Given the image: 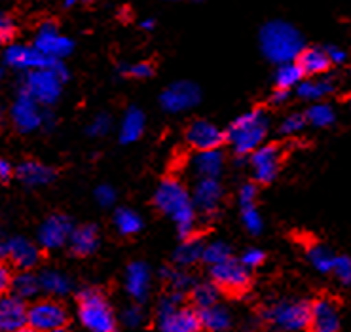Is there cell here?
I'll use <instances>...</instances> for the list:
<instances>
[{"instance_id":"836d02e7","label":"cell","mask_w":351,"mask_h":332,"mask_svg":"<svg viewBox=\"0 0 351 332\" xmlns=\"http://www.w3.org/2000/svg\"><path fill=\"white\" fill-rule=\"evenodd\" d=\"M160 277L164 279L165 283L169 285V289L175 292H190L192 287L196 285L194 277L186 272V268H162L160 270Z\"/></svg>"},{"instance_id":"74e56055","label":"cell","mask_w":351,"mask_h":332,"mask_svg":"<svg viewBox=\"0 0 351 332\" xmlns=\"http://www.w3.org/2000/svg\"><path fill=\"white\" fill-rule=\"evenodd\" d=\"M230 257H232V249H230L228 244H224V241H211V244H205L202 262L207 264V266H215V264L224 262Z\"/></svg>"},{"instance_id":"680465c9","label":"cell","mask_w":351,"mask_h":332,"mask_svg":"<svg viewBox=\"0 0 351 332\" xmlns=\"http://www.w3.org/2000/svg\"><path fill=\"white\" fill-rule=\"evenodd\" d=\"M2 74H4V71H2V69H0V78H2Z\"/></svg>"},{"instance_id":"603a6c76","label":"cell","mask_w":351,"mask_h":332,"mask_svg":"<svg viewBox=\"0 0 351 332\" xmlns=\"http://www.w3.org/2000/svg\"><path fill=\"white\" fill-rule=\"evenodd\" d=\"M16 177L23 182L25 187H46L49 182H53L56 171L51 169L49 165H46V163L27 160V162L17 165Z\"/></svg>"},{"instance_id":"db71d44e","label":"cell","mask_w":351,"mask_h":332,"mask_svg":"<svg viewBox=\"0 0 351 332\" xmlns=\"http://www.w3.org/2000/svg\"><path fill=\"white\" fill-rule=\"evenodd\" d=\"M141 29H143V31H154L156 29L154 17H147V19H143V21H141Z\"/></svg>"},{"instance_id":"ab89813d","label":"cell","mask_w":351,"mask_h":332,"mask_svg":"<svg viewBox=\"0 0 351 332\" xmlns=\"http://www.w3.org/2000/svg\"><path fill=\"white\" fill-rule=\"evenodd\" d=\"M118 73L122 76H130L135 80H145L150 78L154 74V67L147 63V61H141V63H128V65H120Z\"/></svg>"},{"instance_id":"7c38bea8","label":"cell","mask_w":351,"mask_h":332,"mask_svg":"<svg viewBox=\"0 0 351 332\" xmlns=\"http://www.w3.org/2000/svg\"><path fill=\"white\" fill-rule=\"evenodd\" d=\"M281 158L283 152L278 145H262L249 156L251 171L254 180L258 185H269L274 182L281 169Z\"/></svg>"},{"instance_id":"d6a6232c","label":"cell","mask_w":351,"mask_h":332,"mask_svg":"<svg viewBox=\"0 0 351 332\" xmlns=\"http://www.w3.org/2000/svg\"><path fill=\"white\" fill-rule=\"evenodd\" d=\"M306 78L302 67L298 65V61H287V63H281L276 69V74H274V82H276V88L281 89H293L296 88L300 82Z\"/></svg>"},{"instance_id":"ba28073f","label":"cell","mask_w":351,"mask_h":332,"mask_svg":"<svg viewBox=\"0 0 351 332\" xmlns=\"http://www.w3.org/2000/svg\"><path fill=\"white\" fill-rule=\"evenodd\" d=\"M69 327V311L53 298L38 300L29 306V331L61 332Z\"/></svg>"},{"instance_id":"f907efd6","label":"cell","mask_w":351,"mask_h":332,"mask_svg":"<svg viewBox=\"0 0 351 332\" xmlns=\"http://www.w3.org/2000/svg\"><path fill=\"white\" fill-rule=\"evenodd\" d=\"M327 54L332 65H342V63H346V59H348L346 49L338 48V46H327Z\"/></svg>"},{"instance_id":"30bf717a","label":"cell","mask_w":351,"mask_h":332,"mask_svg":"<svg viewBox=\"0 0 351 332\" xmlns=\"http://www.w3.org/2000/svg\"><path fill=\"white\" fill-rule=\"evenodd\" d=\"M202 101V89L197 88L194 82L180 80L162 91L160 95V105L165 112L180 114L184 110L194 108Z\"/></svg>"},{"instance_id":"d4e9b609","label":"cell","mask_w":351,"mask_h":332,"mask_svg":"<svg viewBox=\"0 0 351 332\" xmlns=\"http://www.w3.org/2000/svg\"><path fill=\"white\" fill-rule=\"evenodd\" d=\"M99 247V230L93 224H84V226L74 228L71 239H69V249L76 257H88L97 251Z\"/></svg>"},{"instance_id":"52a82bcc","label":"cell","mask_w":351,"mask_h":332,"mask_svg":"<svg viewBox=\"0 0 351 332\" xmlns=\"http://www.w3.org/2000/svg\"><path fill=\"white\" fill-rule=\"evenodd\" d=\"M78 319L84 329L91 332H114L118 327L110 304L97 289H82L78 292Z\"/></svg>"},{"instance_id":"d6986e66","label":"cell","mask_w":351,"mask_h":332,"mask_svg":"<svg viewBox=\"0 0 351 332\" xmlns=\"http://www.w3.org/2000/svg\"><path fill=\"white\" fill-rule=\"evenodd\" d=\"M123 287L135 302H145L150 294L152 287V272L145 262H131L125 270L123 277Z\"/></svg>"},{"instance_id":"60d3db41","label":"cell","mask_w":351,"mask_h":332,"mask_svg":"<svg viewBox=\"0 0 351 332\" xmlns=\"http://www.w3.org/2000/svg\"><path fill=\"white\" fill-rule=\"evenodd\" d=\"M145 319H147L145 309L141 308L139 304L128 306V308L120 313V323H122L123 327H128V329H141V327L145 324Z\"/></svg>"},{"instance_id":"c3c4849f","label":"cell","mask_w":351,"mask_h":332,"mask_svg":"<svg viewBox=\"0 0 351 332\" xmlns=\"http://www.w3.org/2000/svg\"><path fill=\"white\" fill-rule=\"evenodd\" d=\"M239 260H241L249 270H253V268H258L264 264L266 254H264V251H261V249H247V251L241 254V259Z\"/></svg>"},{"instance_id":"e575fe53","label":"cell","mask_w":351,"mask_h":332,"mask_svg":"<svg viewBox=\"0 0 351 332\" xmlns=\"http://www.w3.org/2000/svg\"><path fill=\"white\" fill-rule=\"evenodd\" d=\"M308 260H310V264L317 272H321V274H332V266H335V259L336 254L328 247H325V245H311V247H308Z\"/></svg>"},{"instance_id":"11a10c76","label":"cell","mask_w":351,"mask_h":332,"mask_svg":"<svg viewBox=\"0 0 351 332\" xmlns=\"http://www.w3.org/2000/svg\"><path fill=\"white\" fill-rule=\"evenodd\" d=\"M6 259V241L2 239V235H0V260Z\"/></svg>"},{"instance_id":"4dcf8cb0","label":"cell","mask_w":351,"mask_h":332,"mask_svg":"<svg viewBox=\"0 0 351 332\" xmlns=\"http://www.w3.org/2000/svg\"><path fill=\"white\" fill-rule=\"evenodd\" d=\"M10 292H14L16 296L23 298L25 302L36 298L42 292L40 279H38V276H34L31 270H19V274L14 276Z\"/></svg>"},{"instance_id":"3957f363","label":"cell","mask_w":351,"mask_h":332,"mask_svg":"<svg viewBox=\"0 0 351 332\" xmlns=\"http://www.w3.org/2000/svg\"><path fill=\"white\" fill-rule=\"evenodd\" d=\"M269 133V118L262 108L247 110L230 123L226 143L237 156H251L264 145Z\"/></svg>"},{"instance_id":"6da1fadb","label":"cell","mask_w":351,"mask_h":332,"mask_svg":"<svg viewBox=\"0 0 351 332\" xmlns=\"http://www.w3.org/2000/svg\"><path fill=\"white\" fill-rule=\"evenodd\" d=\"M154 205L164 215L171 217L177 232L184 239L196 234L197 211L192 202V194L179 178H165L154 192Z\"/></svg>"},{"instance_id":"681fc988","label":"cell","mask_w":351,"mask_h":332,"mask_svg":"<svg viewBox=\"0 0 351 332\" xmlns=\"http://www.w3.org/2000/svg\"><path fill=\"white\" fill-rule=\"evenodd\" d=\"M12 281H14L12 270L0 260V296L10 292V289H12Z\"/></svg>"},{"instance_id":"7402d4cb","label":"cell","mask_w":351,"mask_h":332,"mask_svg":"<svg viewBox=\"0 0 351 332\" xmlns=\"http://www.w3.org/2000/svg\"><path fill=\"white\" fill-rule=\"evenodd\" d=\"M190 169L196 178H219L224 171V154L221 148L196 150L190 162Z\"/></svg>"},{"instance_id":"6f0895ef","label":"cell","mask_w":351,"mask_h":332,"mask_svg":"<svg viewBox=\"0 0 351 332\" xmlns=\"http://www.w3.org/2000/svg\"><path fill=\"white\" fill-rule=\"evenodd\" d=\"M169 2H180V0H169ZM194 2H202V0H194Z\"/></svg>"},{"instance_id":"91938a15","label":"cell","mask_w":351,"mask_h":332,"mask_svg":"<svg viewBox=\"0 0 351 332\" xmlns=\"http://www.w3.org/2000/svg\"><path fill=\"white\" fill-rule=\"evenodd\" d=\"M350 106H351V99H350Z\"/></svg>"},{"instance_id":"1f68e13d","label":"cell","mask_w":351,"mask_h":332,"mask_svg":"<svg viewBox=\"0 0 351 332\" xmlns=\"http://www.w3.org/2000/svg\"><path fill=\"white\" fill-rule=\"evenodd\" d=\"M221 287L215 283V281H202L196 283L190 291V298H192V306L196 309L207 308L213 306L217 302H221Z\"/></svg>"},{"instance_id":"ffe728a7","label":"cell","mask_w":351,"mask_h":332,"mask_svg":"<svg viewBox=\"0 0 351 332\" xmlns=\"http://www.w3.org/2000/svg\"><path fill=\"white\" fill-rule=\"evenodd\" d=\"M6 259L17 270H33L40 262V247L27 237H12L6 241Z\"/></svg>"},{"instance_id":"9f6ffc18","label":"cell","mask_w":351,"mask_h":332,"mask_svg":"<svg viewBox=\"0 0 351 332\" xmlns=\"http://www.w3.org/2000/svg\"><path fill=\"white\" fill-rule=\"evenodd\" d=\"M80 2H86V0H65V6H74V4H80Z\"/></svg>"},{"instance_id":"7a4b0ae2","label":"cell","mask_w":351,"mask_h":332,"mask_svg":"<svg viewBox=\"0 0 351 332\" xmlns=\"http://www.w3.org/2000/svg\"><path fill=\"white\" fill-rule=\"evenodd\" d=\"M306 48L302 33L294 25L274 19L261 29L262 56L274 65H281L287 61H296Z\"/></svg>"},{"instance_id":"44dd1931","label":"cell","mask_w":351,"mask_h":332,"mask_svg":"<svg viewBox=\"0 0 351 332\" xmlns=\"http://www.w3.org/2000/svg\"><path fill=\"white\" fill-rule=\"evenodd\" d=\"M317 332L340 331V311L330 298H319L311 304V327Z\"/></svg>"},{"instance_id":"8d00e7d4","label":"cell","mask_w":351,"mask_h":332,"mask_svg":"<svg viewBox=\"0 0 351 332\" xmlns=\"http://www.w3.org/2000/svg\"><path fill=\"white\" fill-rule=\"evenodd\" d=\"M306 118H308V123H311L313 128H328L332 126L336 120L335 108L327 103H321V101H315L313 105L306 110Z\"/></svg>"},{"instance_id":"9a60e30c","label":"cell","mask_w":351,"mask_h":332,"mask_svg":"<svg viewBox=\"0 0 351 332\" xmlns=\"http://www.w3.org/2000/svg\"><path fill=\"white\" fill-rule=\"evenodd\" d=\"M73 220L65 215H51L38 228V245L48 251H58L69 245L73 234Z\"/></svg>"},{"instance_id":"f546056e","label":"cell","mask_w":351,"mask_h":332,"mask_svg":"<svg viewBox=\"0 0 351 332\" xmlns=\"http://www.w3.org/2000/svg\"><path fill=\"white\" fill-rule=\"evenodd\" d=\"M335 91V82L323 76V78H315V76H308V80H302L296 86V95L306 101H321L327 95Z\"/></svg>"},{"instance_id":"e0dca14e","label":"cell","mask_w":351,"mask_h":332,"mask_svg":"<svg viewBox=\"0 0 351 332\" xmlns=\"http://www.w3.org/2000/svg\"><path fill=\"white\" fill-rule=\"evenodd\" d=\"M4 61L6 65L17 71H34V69H44V67H51L58 59L44 56L36 46H25V44H10L6 51H4Z\"/></svg>"},{"instance_id":"8fae6325","label":"cell","mask_w":351,"mask_h":332,"mask_svg":"<svg viewBox=\"0 0 351 332\" xmlns=\"http://www.w3.org/2000/svg\"><path fill=\"white\" fill-rule=\"evenodd\" d=\"M44 114L46 110H42L40 103L25 91L17 95L14 105L10 108L12 123L16 126L19 133H33V131L40 130L44 126Z\"/></svg>"},{"instance_id":"4316f807","label":"cell","mask_w":351,"mask_h":332,"mask_svg":"<svg viewBox=\"0 0 351 332\" xmlns=\"http://www.w3.org/2000/svg\"><path fill=\"white\" fill-rule=\"evenodd\" d=\"M205 244L204 239H199L196 234L190 235V237H184L180 245L173 252V262L175 266L180 268H190L202 262V257H204Z\"/></svg>"},{"instance_id":"484cf974","label":"cell","mask_w":351,"mask_h":332,"mask_svg":"<svg viewBox=\"0 0 351 332\" xmlns=\"http://www.w3.org/2000/svg\"><path fill=\"white\" fill-rule=\"evenodd\" d=\"M296 61H298V65L302 67L306 76H323L332 65L330 59H328L327 48H319V46L304 48Z\"/></svg>"},{"instance_id":"8992f818","label":"cell","mask_w":351,"mask_h":332,"mask_svg":"<svg viewBox=\"0 0 351 332\" xmlns=\"http://www.w3.org/2000/svg\"><path fill=\"white\" fill-rule=\"evenodd\" d=\"M261 317L278 331H306L311 327V304L298 298L278 300L262 309Z\"/></svg>"},{"instance_id":"bcb514c9","label":"cell","mask_w":351,"mask_h":332,"mask_svg":"<svg viewBox=\"0 0 351 332\" xmlns=\"http://www.w3.org/2000/svg\"><path fill=\"white\" fill-rule=\"evenodd\" d=\"M95 202L101 207H110L116 202V190L110 185H101L95 188Z\"/></svg>"},{"instance_id":"f6af8a7d","label":"cell","mask_w":351,"mask_h":332,"mask_svg":"<svg viewBox=\"0 0 351 332\" xmlns=\"http://www.w3.org/2000/svg\"><path fill=\"white\" fill-rule=\"evenodd\" d=\"M332 274L336 279L343 285L351 283V259L350 257H336L335 266H332Z\"/></svg>"},{"instance_id":"f1b7e54d","label":"cell","mask_w":351,"mask_h":332,"mask_svg":"<svg viewBox=\"0 0 351 332\" xmlns=\"http://www.w3.org/2000/svg\"><path fill=\"white\" fill-rule=\"evenodd\" d=\"M38 279H40L42 292H46L51 298H61L73 291L71 277L58 270H44L42 274H38Z\"/></svg>"},{"instance_id":"7dc6e473","label":"cell","mask_w":351,"mask_h":332,"mask_svg":"<svg viewBox=\"0 0 351 332\" xmlns=\"http://www.w3.org/2000/svg\"><path fill=\"white\" fill-rule=\"evenodd\" d=\"M256 195H258L256 185H253V182H245L243 187L239 188V194H237L239 207H245V205H254V202H256Z\"/></svg>"},{"instance_id":"2e32d148","label":"cell","mask_w":351,"mask_h":332,"mask_svg":"<svg viewBox=\"0 0 351 332\" xmlns=\"http://www.w3.org/2000/svg\"><path fill=\"white\" fill-rule=\"evenodd\" d=\"M222 195L224 192L219 178H197L196 187L192 190V202L204 219H213L221 209Z\"/></svg>"},{"instance_id":"7bdbcfd3","label":"cell","mask_w":351,"mask_h":332,"mask_svg":"<svg viewBox=\"0 0 351 332\" xmlns=\"http://www.w3.org/2000/svg\"><path fill=\"white\" fill-rule=\"evenodd\" d=\"M112 130V118L108 114H97L88 126V135L91 137H105L108 131Z\"/></svg>"},{"instance_id":"5b68a950","label":"cell","mask_w":351,"mask_h":332,"mask_svg":"<svg viewBox=\"0 0 351 332\" xmlns=\"http://www.w3.org/2000/svg\"><path fill=\"white\" fill-rule=\"evenodd\" d=\"M184 292L171 291L156 309V329L164 332H197L202 321L197 309L184 306Z\"/></svg>"},{"instance_id":"9c48e42d","label":"cell","mask_w":351,"mask_h":332,"mask_svg":"<svg viewBox=\"0 0 351 332\" xmlns=\"http://www.w3.org/2000/svg\"><path fill=\"white\" fill-rule=\"evenodd\" d=\"M209 276L215 283L221 287V291L228 292V294H241L251 285L249 268L234 257H230V259L219 262L215 266H209Z\"/></svg>"},{"instance_id":"4fadbf2b","label":"cell","mask_w":351,"mask_h":332,"mask_svg":"<svg viewBox=\"0 0 351 332\" xmlns=\"http://www.w3.org/2000/svg\"><path fill=\"white\" fill-rule=\"evenodd\" d=\"M34 46L40 49L44 56L51 59H65L74 49V42L59 31V27L51 21H46L38 27L34 36Z\"/></svg>"},{"instance_id":"cb8c5ba5","label":"cell","mask_w":351,"mask_h":332,"mask_svg":"<svg viewBox=\"0 0 351 332\" xmlns=\"http://www.w3.org/2000/svg\"><path fill=\"white\" fill-rule=\"evenodd\" d=\"M145 126H147V116L145 112L137 108V106H131L123 114L122 122H120V131H118V137L122 145H131L135 141H139L145 133Z\"/></svg>"},{"instance_id":"5bb4252c","label":"cell","mask_w":351,"mask_h":332,"mask_svg":"<svg viewBox=\"0 0 351 332\" xmlns=\"http://www.w3.org/2000/svg\"><path fill=\"white\" fill-rule=\"evenodd\" d=\"M29 329V306L14 292L0 296V332H21Z\"/></svg>"},{"instance_id":"ee69618b","label":"cell","mask_w":351,"mask_h":332,"mask_svg":"<svg viewBox=\"0 0 351 332\" xmlns=\"http://www.w3.org/2000/svg\"><path fill=\"white\" fill-rule=\"evenodd\" d=\"M16 33L17 27L14 17L6 14V12H0V44H10L14 40Z\"/></svg>"},{"instance_id":"b9f144b4","label":"cell","mask_w":351,"mask_h":332,"mask_svg":"<svg viewBox=\"0 0 351 332\" xmlns=\"http://www.w3.org/2000/svg\"><path fill=\"white\" fill-rule=\"evenodd\" d=\"M306 123H308L306 114H289L285 120L279 123V133L285 137H293L306 128Z\"/></svg>"},{"instance_id":"277c9868","label":"cell","mask_w":351,"mask_h":332,"mask_svg":"<svg viewBox=\"0 0 351 332\" xmlns=\"http://www.w3.org/2000/svg\"><path fill=\"white\" fill-rule=\"evenodd\" d=\"M66 78H69V71H66L65 63H63V59H58L51 67L34 69L25 74L21 91L36 99L42 106H51L61 97V89H63Z\"/></svg>"},{"instance_id":"f35d334b","label":"cell","mask_w":351,"mask_h":332,"mask_svg":"<svg viewBox=\"0 0 351 332\" xmlns=\"http://www.w3.org/2000/svg\"><path fill=\"white\" fill-rule=\"evenodd\" d=\"M241 222L249 234L258 235L264 230V220H262L261 213L254 205H245L241 207Z\"/></svg>"},{"instance_id":"d590c367","label":"cell","mask_w":351,"mask_h":332,"mask_svg":"<svg viewBox=\"0 0 351 332\" xmlns=\"http://www.w3.org/2000/svg\"><path fill=\"white\" fill-rule=\"evenodd\" d=\"M114 226L122 235H135L143 228V219L137 211L122 207L114 213Z\"/></svg>"},{"instance_id":"ac0fdd59","label":"cell","mask_w":351,"mask_h":332,"mask_svg":"<svg viewBox=\"0 0 351 332\" xmlns=\"http://www.w3.org/2000/svg\"><path fill=\"white\" fill-rule=\"evenodd\" d=\"M184 139L194 150H213V148H221L226 143V131H222L207 120H196L188 126Z\"/></svg>"},{"instance_id":"83f0119b","label":"cell","mask_w":351,"mask_h":332,"mask_svg":"<svg viewBox=\"0 0 351 332\" xmlns=\"http://www.w3.org/2000/svg\"><path fill=\"white\" fill-rule=\"evenodd\" d=\"M199 313V321H202V329L211 332H222L228 331L232 327V313L226 306H222L221 302L207 306V308L197 309Z\"/></svg>"},{"instance_id":"f5cc1de1","label":"cell","mask_w":351,"mask_h":332,"mask_svg":"<svg viewBox=\"0 0 351 332\" xmlns=\"http://www.w3.org/2000/svg\"><path fill=\"white\" fill-rule=\"evenodd\" d=\"M287 99H289V89L276 88L274 95H271V103H274V105H283Z\"/></svg>"},{"instance_id":"816d5d0a","label":"cell","mask_w":351,"mask_h":332,"mask_svg":"<svg viewBox=\"0 0 351 332\" xmlns=\"http://www.w3.org/2000/svg\"><path fill=\"white\" fill-rule=\"evenodd\" d=\"M12 173H16V171L12 169L10 162H6L4 158H0V182L8 180V178L12 177Z\"/></svg>"}]
</instances>
